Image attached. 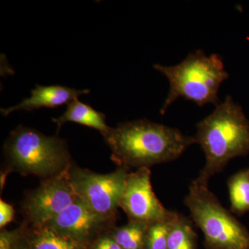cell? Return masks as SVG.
Instances as JSON below:
<instances>
[{"label":"cell","mask_w":249,"mask_h":249,"mask_svg":"<svg viewBox=\"0 0 249 249\" xmlns=\"http://www.w3.org/2000/svg\"><path fill=\"white\" fill-rule=\"evenodd\" d=\"M129 168L119 167L109 174H98L72 165L70 178L77 196L95 213L114 220Z\"/></svg>","instance_id":"8992f818"},{"label":"cell","mask_w":249,"mask_h":249,"mask_svg":"<svg viewBox=\"0 0 249 249\" xmlns=\"http://www.w3.org/2000/svg\"><path fill=\"white\" fill-rule=\"evenodd\" d=\"M15 211L11 205L1 199L0 201V227L2 229L14 220Z\"/></svg>","instance_id":"d6986e66"},{"label":"cell","mask_w":249,"mask_h":249,"mask_svg":"<svg viewBox=\"0 0 249 249\" xmlns=\"http://www.w3.org/2000/svg\"><path fill=\"white\" fill-rule=\"evenodd\" d=\"M197 235L193 223L174 211L168 235V249H198Z\"/></svg>","instance_id":"4fadbf2b"},{"label":"cell","mask_w":249,"mask_h":249,"mask_svg":"<svg viewBox=\"0 0 249 249\" xmlns=\"http://www.w3.org/2000/svg\"><path fill=\"white\" fill-rule=\"evenodd\" d=\"M27 247L23 249H84L85 245L61 235L49 226L31 227L23 226Z\"/></svg>","instance_id":"7c38bea8"},{"label":"cell","mask_w":249,"mask_h":249,"mask_svg":"<svg viewBox=\"0 0 249 249\" xmlns=\"http://www.w3.org/2000/svg\"><path fill=\"white\" fill-rule=\"evenodd\" d=\"M174 211L168 219L152 223L147 228L145 249H168V235Z\"/></svg>","instance_id":"2e32d148"},{"label":"cell","mask_w":249,"mask_h":249,"mask_svg":"<svg viewBox=\"0 0 249 249\" xmlns=\"http://www.w3.org/2000/svg\"><path fill=\"white\" fill-rule=\"evenodd\" d=\"M194 138L206 157L197 178L209 183L232 159L249 153V121L240 105L227 96L196 124Z\"/></svg>","instance_id":"7a4b0ae2"},{"label":"cell","mask_w":249,"mask_h":249,"mask_svg":"<svg viewBox=\"0 0 249 249\" xmlns=\"http://www.w3.org/2000/svg\"><path fill=\"white\" fill-rule=\"evenodd\" d=\"M104 138L112 152L111 160L129 169L173 161L196 143L194 137L147 119L119 124Z\"/></svg>","instance_id":"6da1fadb"},{"label":"cell","mask_w":249,"mask_h":249,"mask_svg":"<svg viewBox=\"0 0 249 249\" xmlns=\"http://www.w3.org/2000/svg\"><path fill=\"white\" fill-rule=\"evenodd\" d=\"M58 129L67 122H73L87 127L97 129L103 137L109 133L111 127L106 124V116L102 112L96 111L89 105L74 100L67 105L66 110L62 116L52 119Z\"/></svg>","instance_id":"8fae6325"},{"label":"cell","mask_w":249,"mask_h":249,"mask_svg":"<svg viewBox=\"0 0 249 249\" xmlns=\"http://www.w3.org/2000/svg\"><path fill=\"white\" fill-rule=\"evenodd\" d=\"M89 93V89L77 90L62 85L42 86L36 85L31 90L30 97L25 98L22 102L14 107L1 108L3 116L9 115L18 110L33 111L42 107L55 108L65 104H70L78 96Z\"/></svg>","instance_id":"30bf717a"},{"label":"cell","mask_w":249,"mask_h":249,"mask_svg":"<svg viewBox=\"0 0 249 249\" xmlns=\"http://www.w3.org/2000/svg\"><path fill=\"white\" fill-rule=\"evenodd\" d=\"M70 168L45 178L24 199L22 209L31 227L47 225L78 199L70 181Z\"/></svg>","instance_id":"52a82bcc"},{"label":"cell","mask_w":249,"mask_h":249,"mask_svg":"<svg viewBox=\"0 0 249 249\" xmlns=\"http://www.w3.org/2000/svg\"><path fill=\"white\" fill-rule=\"evenodd\" d=\"M184 202L204 233L206 249H249V232L210 191L209 183L195 179Z\"/></svg>","instance_id":"5b68a950"},{"label":"cell","mask_w":249,"mask_h":249,"mask_svg":"<svg viewBox=\"0 0 249 249\" xmlns=\"http://www.w3.org/2000/svg\"><path fill=\"white\" fill-rule=\"evenodd\" d=\"M232 212L242 214L249 211V168L232 175L228 181Z\"/></svg>","instance_id":"9a60e30c"},{"label":"cell","mask_w":249,"mask_h":249,"mask_svg":"<svg viewBox=\"0 0 249 249\" xmlns=\"http://www.w3.org/2000/svg\"><path fill=\"white\" fill-rule=\"evenodd\" d=\"M154 68L169 82V91L160 109L161 114L179 98L200 107L207 104L216 106L219 103L221 85L229 77L222 57L217 53L206 55L202 50L188 54L178 65L156 64Z\"/></svg>","instance_id":"3957f363"},{"label":"cell","mask_w":249,"mask_h":249,"mask_svg":"<svg viewBox=\"0 0 249 249\" xmlns=\"http://www.w3.org/2000/svg\"><path fill=\"white\" fill-rule=\"evenodd\" d=\"M149 225L146 223L129 221L126 225L113 229L110 234L122 249H145Z\"/></svg>","instance_id":"5bb4252c"},{"label":"cell","mask_w":249,"mask_h":249,"mask_svg":"<svg viewBox=\"0 0 249 249\" xmlns=\"http://www.w3.org/2000/svg\"><path fill=\"white\" fill-rule=\"evenodd\" d=\"M7 171L45 178L71 166L67 142L58 136H47L22 124L12 131L4 145Z\"/></svg>","instance_id":"277c9868"},{"label":"cell","mask_w":249,"mask_h":249,"mask_svg":"<svg viewBox=\"0 0 249 249\" xmlns=\"http://www.w3.org/2000/svg\"><path fill=\"white\" fill-rule=\"evenodd\" d=\"M22 239V227L16 230H3L0 234V249H19Z\"/></svg>","instance_id":"e0dca14e"},{"label":"cell","mask_w":249,"mask_h":249,"mask_svg":"<svg viewBox=\"0 0 249 249\" xmlns=\"http://www.w3.org/2000/svg\"><path fill=\"white\" fill-rule=\"evenodd\" d=\"M89 249H122L116 240L113 238L110 232L107 235H101L96 239Z\"/></svg>","instance_id":"ac0fdd59"},{"label":"cell","mask_w":249,"mask_h":249,"mask_svg":"<svg viewBox=\"0 0 249 249\" xmlns=\"http://www.w3.org/2000/svg\"><path fill=\"white\" fill-rule=\"evenodd\" d=\"M119 207L129 221L147 224L168 219L173 213L165 209L154 193L148 168H139L127 175Z\"/></svg>","instance_id":"ba28073f"},{"label":"cell","mask_w":249,"mask_h":249,"mask_svg":"<svg viewBox=\"0 0 249 249\" xmlns=\"http://www.w3.org/2000/svg\"><path fill=\"white\" fill-rule=\"evenodd\" d=\"M113 222L95 213L78 197L73 204L45 226L85 245L93 236L111 227Z\"/></svg>","instance_id":"9c48e42d"}]
</instances>
